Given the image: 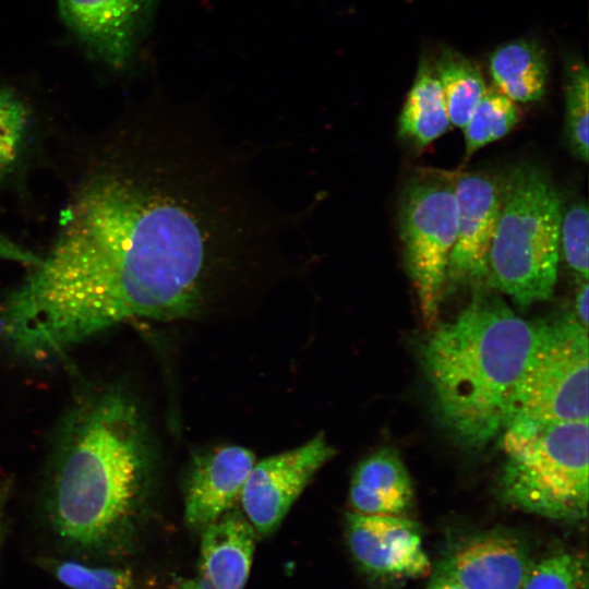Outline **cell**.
Instances as JSON below:
<instances>
[{
  "mask_svg": "<svg viewBox=\"0 0 589 589\" xmlns=\"http://www.w3.org/2000/svg\"><path fill=\"white\" fill-rule=\"evenodd\" d=\"M232 261L226 202L194 163L164 155L149 170L98 176L1 302L0 339L47 358L130 318L190 317L229 280Z\"/></svg>",
  "mask_w": 589,
  "mask_h": 589,
  "instance_id": "cell-1",
  "label": "cell"
},
{
  "mask_svg": "<svg viewBox=\"0 0 589 589\" xmlns=\"http://www.w3.org/2000/svg\"><path fill=\"white\" fill-rule=\"evenodd\" d=\"M56 445L48 483L55 530L80 546L109 543L130 526L148 483V446L135 404L117 387L84 394Z\"/></svg>",
  "mask_w": 589,
  "mask_h": 589,
  "instance_id": "cell-2",
  "label": "cell"
},
{
  "mask_svg": "<svg viewBox=\"0 0 589 589\" xmlns=\"http://www.w3.org/2000/svg\"><path fill=\"white\" fill-rule=\"evenodd\" d=\"M536 332L537 322L501 299L477 294L425 339L421 362L433 410L456 442L482 447L502 434Z\"/></svg>",
  "mask_w": 589,
  "mask_h": 589,
  "instance_id": "cell-3",
  "label": "cell"
},
{
  "mask_svg": "<svg viewBox=\"0 0 589 589\" xmlns=\"http://www.w3.org/2000/svg\"><path fill=\"white\" fill-rule=\"evenodd\" d=\"M561 200L544 171L521 165L503 178L486 284L518 305L548 300L560 263Z\"/></svg>",
  "mask_w": 589,
  "mask_h": 589,
  "instance_id": "cell-4",
  "label": "cell"
},
{
  "mask_svg": "<svg viewBox=\"0 0 589 589\" xmlns=\"http://www.w3.org/2000/svg\"><path fill=\"white\" fill-rule=\"evenodd\" d=\"M502 436L501 489L507 504L554 521L587 518L588 421L512 424Z\"/></svg>",
  "mask_w": 589,
  "mask_h": 589,
  "instance_id": "cell-5",
  "label": "cell"
},
{
  "mask_svg": "<svg viewBox=\"0 0 589 589\" xmlns=\"http://www.w3.org/2000/svg\"><path fill=\"white\" fill-rule=\"evenodd\" d=\"M588 328L574 314L537 322L505 428L588 421Z\"/></svg>",
  "mask_w": 589,
  "mask_h": 589,
  "instance_id": "cell-6",
  "label": "cell"
},
{
  "mask_svg": "<svg viewBox=\"0 0 589 589\" xmlns=\"http://www.w3.org/2000/svg\"><path fill=\"white\" fill-rule=\"evenodd\" d=\"M399 230L407 274L425 325L436 322L457 232L452 172L419 175L405 188Z\"/></svg>",
  "mask_w": 589,
  "mask_h": 589,
  "instance_id": "cell-7",
  "label": "cell"
},
{
  "mask_svg": "<svg viewBox=\"0 0 589 589\" xmlns=\"http://www.w3.org/2000/svg\"><path fill=\"white\" fill-rule=\"evenodd\" d=\"M334 454L320 434L299 447L255 461L240 496L244 516L254 530L261 534L273 532Z\"/></svg>",
  "mask_w": 589,
  "mask_h": 589,
  "instance_id": "cell-8",
  "label": "cell"
},
{
  "mask_svg": "<svg viewBox=\"0 0 589 589\" xmlns=\"http://www.w3.org/2000/svg\"><path fill=\"white\" fill-rule=\"evenodd\" d=\"M457 203V232L449 257L445 292L466 284L486 283L488 259L503 199V178L452 172Z\"/></svg>",
  "mask_w": 589,
  "mask_h": 589,
  "instance_id": "cell-9",
  "label": "cell"
},
{
  "mask_svg": "<svg viewBox=\"0 0 589 589\" xmlns=\"http://www.w3.org/2000/svg\"><path fill=\"white\" fill-rule=\"evenodd\" d=\"M534 563L519 536L491 530L450 545L432 575L449 578L465 589H524Z\"/></svg>",
  "mask_w": 589,
  "mask_h": 589,
  "instance_id": "cell-10",
  "label": "cell"
},
{
  "mask_svg": "<svg viewBox=\"0 0 589 589\" xmlns=\"http://www.w3.org/2000/svg\"><path fill=\"white\" fill-rule=\"evenodd\" d=\"M346 532L354 560L374 577L405 580L432 573L421 532L406 516L349 513Z\"/></svg>",
  "mask_w": 589,
  "mask_h": 589,
  "instance_id": "cell-11",
  "label": "cell"
},
{
  "mask_svg": "<svg viewBox=\"0 0 589 589\" xmlns=\"http://www.w3.org/2000/svg\"><path fill=\"white\" fill-rule=\"evenodd\" d=\"M254 454L237 445L221 446L195 457L185 486L184 518L203 529L240 501Z\"/></svg>",
  "mask_w": 589,
  "mask_h": 589,
  "instance_id": "cell-12",
  "label": "cell"
},
{
  "mask_svg": "<svg viewBox=\"0 0 589 589\" xmlns=\"http://www.w3.org/2000/svg\"><path fill=\"white\" fill-rule=\"evenodd\" d=\"M147 0H59L67 24L100 60L122 68L130 59Z\"/></svg>",
  "mask_w": 589,
  "mask_h": 589,
  "instance_id": "cell-13",
  "label": "cell"
},
{
  "mask_svg": "<svg viewBox=\"0 0 589 589\" xmlns=\"http://www.w3.org/2000/svg\"><path fill=\"white\" fill-rule=\"evenodd\" d=\"M202 530L199 574L214 589H243L255 549L252 525L231 509Z\"/></svg>",
  "mask_w": 589,
  "mask_h": 589,
  "instance_id": "cell-14",
  "label": "cell"
},
{
  "mask_svg": "<svg viewBox=\"0 0 589 589\" xmlns=\"http://www.w3.org/2000/svg\"><path fill=\"white\" fill-rule=\"evenodd\" d=\"M349 498L356 513L406 516L413 505V486L399 455L385 447L360 461Z\"/></svg>",
  "mask_w": 589,
  "mask_h": 589,
  "instance_id": "cell-15",
  "label": "cell"
},
{
  "mask_svg": "<svg viewBox=\"0 0 589 589\" xmlns=\"http://www.w3.org/2000/svg\"><path fill=\"white\" fill-rule=\"evenodd\" d=\"M489 70L494 86L515 103L537 101L546 91L548 61L533 39L518 38L498 46L490 56Z\"/></svg>",
  "mask_w": 589,
  "mask_h": 589,
  "instance_id": "cell-16",
  "label": "cell"
},
{
  "mask_svg": "<svg viewBox=\"0 0 589 589\" xmlns=\"http://www.w3.org/2000/svg\"><path fill=\"white\" fill-rule=\"evenodd\" d=\"M445 100L434 65L422 60L399 119V134L425 147L450 128Z\"/></svg>",
  "mask_w": 589,
  "mask_h": 589,
  "instance_id": "cell-17",
  "label": "cell"
},
{
  "mask_svg": "<svg viewBox=\"0 0 589 589\" xmlns=\"http://www.w3.org/2000/svg\"><path fill=\"white\" fill-rule=\"evenodd\" d=\"M434 69L450 124L464 129L486 89L481 70L476 62L453 49L440 52Z\"/></svg>",
  "mask_w": 589,
  "mask_h": 589,
  "instance_id": "cell-18",
  "label": "cell"
},
{
  "mask_svg": "<svg viewBox=\"0 0 589 589\" xmlns=\"http://www.w3.org/2000/svg\"><path fill=\"white\" fill-rule=\"evenodd\" d=\"M519 119L520 112L515 101L495 86L486 88L464 128L466 159L508 134Z\"/></svg>",
  "mask_w": 589,
  "mask_h": 589,
  "instance_id": "cell-19",
  "label": "cell"
},
{
  "mask_svg": "<svg viewBox=\"0 0 589 589\" xmlns=\"http://www.w3.org/2000/svg\"><path fill=\"white\" fill-rule=\"evenodd\" d=\"M589 75L586 62L572 59L565 67V137L574 155L588 160Z\"/></svg>",
  "mask_w": 589,
  "mask_h": 589,
  "instance_id": "cell-20",
  "label": "cell"
},
{
  "mask_svg": "<svg viewBox=\"0 0 589 589\" xmlns=\"http://www.w3.org/2000/svg\"><path fill=\"white\" fill-rule=\"evenodd\" d=\"M587 581V558L558 552L536 561L524 589H580Z\"/></svg>",
  "mask_w": 589,
  "mask_h": 589,
  "instance_id": "cell-21",
  "label": "cell"
},
{
  "mask_svg": "<svg viewBox=\"0 0 589 589\" xmlns=\"http://www.w3.org/2000/svg\"><path fill=\"white\" fill-rule=\"evenodd\" d=\"M581 280H588L589 273V215L586 202L570 205L561 217L560 254Z\"/></svg>",
  "mask_w": 589,
  "mask_h": 589,
  "instance_id": "cell-22",
  "label": "cell"
},
{
  "mask_svg": "<svg viewBox=\"0 0 589 589\" xmlns=\"http://www.w3.org/2000/svg\"><path fill=\"white\" fill-rule=\"evenodd\" d=\"M55 576L72 589H136L132 573L125 568L89 567L76 562H55Z\"/></svg>",
  "mask_w": 589,
  "mask_h": 589,
  "instance_id": "cell-23",
  "label": "cell"
},
{
  "mask_svg": "<svg viewBox=\"0 0 589 589\" xmlns=\"http://www.w3.org/2000/svg\"><path fill=\"white\" fill-rule=\"evenodd\" d=\"M27 121V109L19 96L0 88V176L15 163Z\"/></svg>",
  "mask_w": 589,
  "mask_h": 589,
  "instance_id": "cell-24",
  "label": "cell"
},
{
  "mask_svg": "<svg viewBox=\"0 0 589 589\" xmlns=\"http://www.w3.org/2000/svg\"><path fill=\"white\" fill-rule=\"evenodd\" d=\"M0 259L17 262L28 267H33L39 262L40 257L17 245L11 240L0 236Z\"/></svg>",
  "mask_w": 589,
  "mask_h": 589,
  "instance_id": "cell-25",
  "label": "cell"
},
{
  "mask_svg": "<svg viewBox=\"0 0 589 589\" xmlns=\"http://www.w3.org/2000/svg\"><path fill=\"white\" fill-rule=\"evenodd\" d=\"M589 285L588 280H581L575 296V316L579 323L588 328V308H589Z\"/></svg>",
  "mask_w": 589,
  "mask_h": 589,
  "instance_id": "cell-26",
  "label": "cell"
},
{
  "mask_svg": "<svg viewBox=\"0 0 589 589\" xmlns=\"http://www.w3.org/2000/svg\"><path fill=\"white\" fill-rule=\"evenodd\" d=\"M172 589H214V587L199 574L192 578L181 580Z\"/></svg>",
  "mask_w": 589,
  "mask_h": 589,
  "instance_id": "cell-27",
  "label": "cell"
},
{
  "mask_svg": "<svg viewBox=\"0 0 589 589\" xmlns=\"http://www.w3.org/2000/svg\"><path fill=\"white\" fill-rule=\"evenodd\" d=\"M424 589H465V588L449 578L432 575L430 582Z\"/></svg>",
  "mask_w": 589,
  "mask_h": 589,
  "instance_id": "cell-28",
  "label": "cell"
},
{
  "mask_svg": "<svg viewBox=\"0 0 589 589\" xmlns=\"http://www.w3.org/2000/svg\"><path fill=\"white\" fill-rule=\"evenodd\" d=\"M580 589H588V581H587V582H585V584H584V585L581 586V588H580Z\"/></svg>",
  "mask_w": 589,
  "mask_h": 589,
  "instance_id": "cell-29",
  "label": "cell"
},
{
  "mask_svg": "<svg viewBox=\"0 0 589 589\" xmlns=\"http://www.w3.org/2000/svg\"><path fill=\"white\" fill-rule=\"evenodd\" d=\"M0 539H1V504H0Z\"/></svg>",
  "mask_w": 589,
  "mask_h": 589,
  "instance_id": "cell-30",
  "label": "cell"
}]
</instances>
